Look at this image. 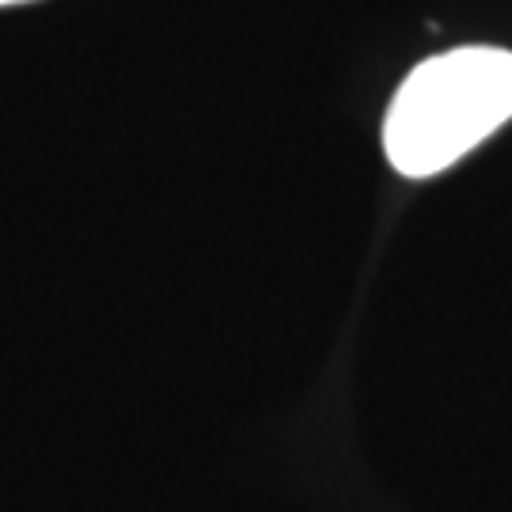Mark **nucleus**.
I'll use <instances>...</instances> for the list:
<instances>
[{"mask_svg":"<svg viewBox=\"0 0 512 512\" xmlns=\"http://www.w3.org/2000/svg\"><path fill=\"white\" fill-rule=\"evenodd\" d=\"M4 4H23V0H0V8H4Z\"/></svg>","mask_w":512,"mask_h":512,"instance_id":"2","label":"nucleus"},{"mask_svg":"<svg viewBox=\"0 0 512 512\" xmlns=\"http://www.w3.org/2000/svg\"><path fill=\"white\" fill-rule=\"evenodd\" d=\"M512 118V54L497 46H459L421 61L391 99L384 148L406 179H429Z\"/></svg>","mask_w":512,"mask_h":512,"instance_id":"1","label":"nucleus"}]
</instances>
